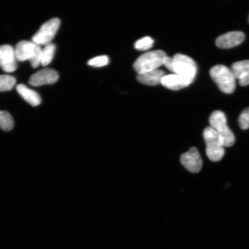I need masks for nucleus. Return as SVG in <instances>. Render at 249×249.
I'll use <instances>...</instances> for the list:
<instances>
[{"label": "nucleus", "instance_id": "0eeeda50", "mask_svg": "<svg viewBox=\"0 0 249 249\" xmlns=\"http://www.w3.org/2000/svg\"><path fill=\"white\" fill-rule=\"evenodd\" d=\"M60 23L58 18H53L46 21L34 34L32 42L39 46H45L51 43L60 26Z\"/></svg>", "mask_w": 249, "mask_h": 249}, {"label": "nucleus", "instance_id": "f03ea898", "mask_svg": "<svg viewBox=\"0 0 249 249\" xmlns=\"http://www.w3.org/2000/svg\"><path fill=\"white\" fill-rule=\"evenodd\" d=\"M42 51L40 46L28 40H21L15 49L17 61L23 62L29 60L34 68L38 67L40 64Z\"/></svg>", "mask_w": 249, "mask_h": 249}, {"label": "nucleus", "instance_id": "9d476101", "mask_svg": "<svg viewBox=\"0 0 249 249\" xmlns=\"http://www.w3.org/2000/svg\"><path fill=\"white\" fill-rule=\"evenodd\" d=\"M59 74L54 70L46 68L40 70L30 77L29 83L33 87L52 85L57 82Z\"/></svg>", "mask_w": 249, "mask_h": 249}, {"label": "nucleus", "instance_id": "f3484780", "mask_svg": "<svg viewBox=\"0 0 249 249\" xmlns=\"http://www.w3.org/2000/svg\"><path fill=\"white\" fill-rule=\"evenodd\" d=\"M14 122L11 115L6 111L0 110V129L9 131L13 129Z\"/></svg>", "mask_w": 249, "mask_h": 249}, {"label": "nucleus", "instance_id": "7ed1b4c3", "mask_svg": "<svg viewBox=\"0 0 249 249\" xmlns=\"http://www.w3.org/2000/svg\"><path fill=\"white\" fill-rule=\"evenodd\" d=\"M210 76L223 92L232 93L235 91L236 79L231 70L223 65H217L212 68Z\"/></svg>", "mask_w": 249, "mask_h": 249}, {"label": "nucleus", "instance_id": "4468645a", "mask_svg": "<svg viewBox=\"0 0 249 249\" xmlns=\"http://www.w3.org/2000/svg\"><path fill=\"white\" fill-rule=\"evenodd\" d=\"M17 90L18 94L33 107H37L41 104L42 99L38 93L30 89L23 84L18 85Z\"/></svg>", "mask_w": 249, "mask_h": 249}, {"label": "nucleus", "instance_id": "f8f14e48", "mask_svg": "<svg viewBox=\"0 0 249 249\" xmlns=\"http://www.w3.org/2000/svg\"><path fill=\"white\" fill-rule=\"evenodd\" d=\"M194 81L173 73L165 75L161 84L168 89L177 91L189 86Z\"/></svg>", "mask_w": 249, "mask_h": 249}, {"label": "nucleus", "instance_id": "9b49d317", "mask_svg": "<svg viewBox=\"0 0 249 249\" xmlns=\"http://www.w3.org/2000/svg\"><path fill=\"white\" fill-rule=\"evenodd\" d=\"M245 38V34L241 31H232L218 37L216 45L221 49L232 48L241 44Z\"/></svg>", "mask_w": 249, "mask_h": 249}, {"label": "nucleus", "instance_id": "f257e3e1", "mask_svg": "<svg viewBox=\"0 0 249 249\" xmlns=\"http://www.w3.org/2000/svg\"><path fill=\"white\" fill-rule=\"evenodd\" d=\"M163 65L171 72L194 81L197 67L192 58L184 54H177L171 58H165Z\"/></svg>", "mask_w": 249, "mask_h": 249}, {"label": "nucleus", "instance_id": "6e6552de", "mask_svg": "<svg viewBox=\"0 0 249 249\" xmlns=\"http://www.w3.org/2000/svg\"><path fill=\"white\" fill-rule=\"evenodd\" d=\"M180 161L187 170L193 173H198L202 166L201 155L196 147H192L180 156Z\"/></svg>", "mask_w": 249, "mask_h": 249}, {"label": "nucleus", "instance_id": "ddd939ff", "mask_svg": "<svg viewBox=\"0 0 249 249\" xmlns=\"http://www.w3.org/2000/svg\"><path fill=\"white\" fill-rule=\"evenodd\" d=\"M166 75L161 70H154L148 72L138 74L137 79L144 85L154 86L160 85L163 77Z\"/></svg>", "mask_w": 249, "mask_h": 249}, {"label": "nucleus", "instance_id": "6ab92c4d", "mask_svg": "<svg viewBox=\"0 0 249 249\" xmlns=\"http://www.w3.org/2000/svg\"><path fill=\"white\" fill-rule=\"evenodd\" d=\"M154 40L151 37L145 36L140 39L135 43V47L137 50L141 51H148L154 44Z\"/></svg>", "mask_w": 249, "mask_h": 249}, {"label": "nucleus", "instance_id": "2eb2a0df", "mask_svg": "<svg viewBox=\"0 0 249 249\" xmlns=\"http://www.w3.org/2000/svg\"><path fill=\"white\" fill-rule=\"evenodd\" d=\"M231 71L236 79H242L249 72V60L235 62L232 65Z\"/></svg>", "mask_w": 249, "mask_h": 249}, {"label": "nucleus", "instance_id": "20e7f679", "mask_svg": "<svg viewBox=\"0 0 249 249\" xmlns=\"http://www.w3.org/2000/svg\"><path fill=\"white\" fill-rule=\"evenodd\" d=\"M166 54L162 51H154L146 53L137 59L133 65L134 69L138 74L154 70L163 65Z\"/></svg>", "mask_w": 249, "mask_h": 249}, {"label": "nucleus", "instance_id": "423d86ee", "mask_svg": "<svg viewBox=\"0 0 249 249\" xmlns=\"http://www.w3.org/2000/svg\"><path fill=\"white\" fill-rule=\"evenodd\" d=\"M206 143V154L211 161H220L225 155V146L218 133L211 126H208L203 132Z\"/></svg>", "mask_w": 249, "mask_h": 249}, {"label": "nucleus", "instance_id": "dca6fc26", "mask_svg": "<svg viewBox=\"0 0 249 249\" xmlns=\"http://www.w3.org/2000/svg\"><path fill=\"white\" fill-rule=\"evenodd\" d=\"M55 52V46L53 43H51L45 46V48L42 49L40 64L43 67H46L51 64L53 59Z\"/></svg>", "mask_w": 249, "mask_h": 249}, {"label": "nucleus", "instance_id": "412c9836", "mask_svg": "<svg viewBox=\"0 0 249 249\" xmlns=\"http://www.w3.org/2000/svg\"><path fill=\"white\" fill-rule=\"evenodd\" d=\"M239 124L242 130L249 128V107L242 112L239 118Z\"/></svg>", "mask_w": 249, "mask_h": 249}, {"label": "nucleus", "instance_id": "5701e85b", "mask_svg": "<svg viewBox=\"0 0 249 249\" xmlns=\"http://www.w3.org/2000/svg\"></svg>", "mask_w": 249, "mask_h": 249}, {"label": "nucleus", "instance_id": "4be33fe9", "mask_svg": "<svg viewBox=\"0 0 249 249\" xmlns=\"http://www.w3.org/2000/svg\"><path fill=\"white\" fill-rule=\"evenodd\" d=\"M239 85L242 86H247L249 85V72L247 76L239 80Z\"/></svg>", "mask_w": 249, "mask_h": 249}, {"label": "nucleus", "instance_id": "a211bd4d", "mask_svg": "<svg viewBox=\"0 0 249 249\" xmlns=\"http://www.w3.org/2000/svg\"><path fill=\"white\" fill-rule=\"evenodd\" d=\"M17 80L15 77L7 75H0V92L8 91L14 88Z\"/></svg>", "mask_w": 249, "mask_h": 249}, {"label": "nucleus", "instance_id": "1a4fd4ad", "mask_svg": "<svg viewBox=\"0 0 249 249\" xmlns=\"http://www.w3.org/2000/svg\"><path fill=\"white\" fill-rule=\"evenodd\" d=\"M15 49L9 45L0 46V67L7 73L14 72L17 69Z\"/></svg>", "mask_w": 249, "mask_h": 249}, {"label": "nucleus", "instance_id": "39448f33", "mask_svg": "<svg viewBox=\"0 0 249 249\" xmlns=\"http://www.w3.org/2000/svg\"><path fill=\"white\" fill-rule=\"evenodd\" d=\"M210 126L215 130L220 136L225 147H231L234 144V135L227 124L226 115L222 111L216 110L211 114L210 117Z\"/></svg>", "mask_w": 249, "mask_h": 249}, {"label": "nucleus", "instance_id": "aec40b11", "mask_svg": "<svg viewBox=\"0 0 249 249\" xmlns=\"http://www.w3.org/2000/svg\"><path fill=\"white\" fill-rule=\"evenodd\" d=\"M109 59L107 55H101L90 60L88 64L89 66L100 68L106 66L108 64Z\"/></svg>", "mask_w": 249, "mask_h": 249}]
</instances>
